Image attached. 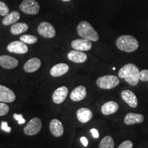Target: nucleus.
I'll return each mask as SVG.
<instances>
[{
	"mask_svg": "<svg viewBox=\"0 0 148 148\" xmlns=\"http://www.w3.org/2000/svg\"><path fill=\"white\" fill-rule=\"evenodd\" d=\"M140 71L135 64L128 63L121 67L118 73L119 78L124 79L131 86H136L139 82Z\"/></svg>",
	"mask_w": 148,
	"mask_h": 148,
	"instance_id": "f257e3e1",
	"label": "nucleus"
},
{
	"mask_svg": "<svg viewBox=\"0 0 148 148\" xmlns=\"http://www.w3.org/2000/svg\"><path fill=\"white\" fill-rule=\"evenodd\" d=\"M116 46L119 50L125 52H133L139 47V43L136 38L131 35H123L116 40Z\"/></svg>",
	"mask_w": 148,
	"mask_h": 148,
	"instance_id": "f03ea898",
	"label": "nucleus"
},
{
	"mask_svg": "<svg viewBox=\"0 0 148 148\" xmlns=\"http://www.w3.org/2000/svg\"><path fill=\"white\" fill-rule=\"evenodd\" d=\"M77 32L82 38L90 41L96 42L99 40L98 33L92 27V25L86 21H81L77 26Z\"/></svg>",
	"mask_w": 148,
	"mask_h": 148,
	"instance_id": "7ed1b4c3",
	"label": "nucleus"
},
{
	"mask_svg": "<svg viewBox=\"0 0 148 148\" xmlns=\"http://www.w3.org/2000/svg\"><path fill=\"white\" fill-rule=\"evenodd\" d=\"M96 84L98 87L102 89H112L119 84V79L114 75H103L98 77L96 80Z\"/></svg>",
	"mask_w": 148,
	"mask_h": 148,
	"instance_id": "20e7f679",
	"label": "nucleus"
},
{
	"mask_svg": "<svg viewBox=\"0 0 148 148\" xmlns=\"http://www.w3.org/2000/svg\"><path fill=\"white\" fill-rule=\"evenodd\" d=\"M20 10L27 14L36 15L40 10V5L36 0H23L19 5Z\"/></svg>",
	"mask_w": 148,
	"mask_h": 148,
	"instance_id": "39448f33",
	"label": "nucleus"
},
{
	"mask_svg": "<svg viewBox=\"0 0 148 148\" xmlns=\"http://www.w3.org/2000/svg\"><path fill=\"white\" fill-rule=\"evenodd\" d=\"M42 127V122L39 118L34 117L24 127L23 132L27 136H33L40 132Z\"/></svg>",
	"mask_w": 148,
	"mask_h": 148,
	"instance_id": "423d86ee",
	"label": "nucleus"
},
{
	"mask_svg": "<svg viewBox=\"0 0 148 148\" xmlns=\"http://www.w3.org/2000/svg\"><path fill=\"white\" fill-rule=\"evenodd\" d=\"M37 30L40 36L47 38H52L56 34L54 27L50 23L46 21L40 23Z\"/></svg>",
	"mask_w": 148,
	"mask_h": 148,
	"instance_id": "0eeeda50",
	"label": "nucleus"
},
{
	"mask_svg": "<svg viewBox=\"0 0 148 148\" xmlns=\"http://www.w3.org/2000/svg\"><path fill=\"white\" fill-rule=\"evenodd\" d=\"M7 49L11 53H18V54H24L28 51V47L26 44L21 40H15L10 42L7 46Z\"/></svg>",
	"mask_w": 148,
	"mask_h": 148,
	"instance_id": "6e6552de",
	"label": "nucleus"
},
{
	"mask_svg": "<svg viewBox=\"0 0 148 148\" xmlns=\"http://www.w3.org/2000/svg\"><path fill=\"white\" fill-rule=\"evenodd\" d=\"M16 99L14 92L6 86L0 85V101L11 103Z\"/></svg>",
	"mask_w": 148,
	"mask_h": 148,
	"instance_id": "1a4fd4ad",
	"label": "nucleus"
},
{
	"mask_svg": "<svg viewBox=\"0 0 148 148\" xmlns=\"http://www.w3.org/2000/svg\"><path fill=\"white\" fill-rule=\"evenodd\" d=\"M121 96L122 99L130 106L131 108H136L138 105L137 97L135 94L130 90H124L121 92Z\"/></svg>",
	"mask_w": 148,
	"mask_h": 148,
	"instance_id": "9d476101",
	"label": "nucleus"
},
{
	"mask_svg": "<svg viewBox=\"0 0 148 148\" xmlns=\"http://www.w3.org/2000/svg\"><path fill=\"white\" fill-rule=\"evenodd\" d=\"M71 47L77 51H89L92 48V43L90 40L81 38V39L74 40L71 43Z\"/></svg>",
	"mask_w": 148,
	"mask_h": 148,
	"instance_id": "9b49d317",
	"label": "nucleus"
},
{
	"mask_svg": "<svg viewBox=\"0 0 148 148\" xmlns=\"http://www.w3.org/2000/svg\"><path fill=\"white\" fill-rule=\"evenodd\" d=\"M18 61L14 57L8 55H2L0 56V66L6 69H12L16 67Z\"/></svg>",
	"mask_w": 148,
	"mask_h": 148,
	"instance_id": "f8f14e48",
	"label": "nucleus"
},
{
	"mask_svg": "<svg viewBox=\"0 0 148 148\" xmlns=\"http://www.w3.org/2000/svg\"><path fill=\"white\" fill-rule=\"evenodd\" d=\"M68 95V88L66 86H61L57 88L53 92L52 95L53 101L57 104L62 103L65 100L66 96Z\"/></svg>",
	"mask_w": 148,
	"mask_h": 148,
	"instance_id": "ddd939ff",
	"label": "nucleus"
},
{
	"mask_svg": "<svg viewBox=\"0 0 148 148\" xmlns=\"http://www.w3.org/2000/svg\"><path fill=\"white\" fill-rule=\"evenodd\" d=\"M49 130L51 134L55 137H60L64 133V127L59 120L52 119L49 123Z\"/></svg>",
	"mask_w": 148,
	"mask_h": 148,
	"instance_id": "4468645a",
	"label": "nucleus"
},
{
	"mask_svg": "<svg viewBox=\"0 0 148 148\" xmlns=\"http://www.w3.org/2000/svg\"><path fill=\"white\" fill-rule=\"evenodd\" d=\"M86 97V88L84 86H78L72 90L70 98L73 101L83 100Z\"/></svg>",
	"mask_w": 148,
	"mask_h": 148,
	"instance_id": "2eb2a0df",
	"label": "nucleus"
},
{
	"mask_svg": "<svg viewBox=\"0 0 148 148\" xmlns=\"http://www.w3.org/2000/svg\"><path fill=\"white\" fill-rule=\"evenodd\" d=\"M41 66V61L38 58H32L25 62L23 65V69L27 73L36 71Z\"/></svg>",
	"mask_w": 148,
	"mask_h": 148,
	"instance_id": "dca6fc26",
	"label": "nucleus"
},
{
	"mask_svg": "<svg viewBox=\"0 0 148 148\" xmlns=\"http://www.w3.org/2000/svg\"><path fill=\"white\" fill-rule=\"evenodd\" d=\"M69 60L75 63H83L87 60V55L81 51L74 50L71 51L67 55Z\"/></svg>",
	"mask_w": 148,
	"mask_h": 148,
	"instance_id": "f3484780",
	"label": "nucleus"
},
{
	"mask_svg": "<svg viewBox=\"0 0 148 148\" xmlns=\"http://www.w3.org/2000/svg\"><path fill=\"white\" fill-rule=\"evenodd\" d=\"M144 121V116L141 114L129 112L124 117V123L126 125H134L141 123Z\"/></svg>",
	"mask_w": 148,
	"mask_h": 148,
	"instance_id": "a211bd4d",
	"label": "nucleus"
},
{
	"mask_svg": "<svg viewBox=\"0 0 148 148\" xmlns=\"http://www.w3.org/2000/svg\"><path fill=\"white\" fill-rule=\"evenodd\" d=\"M69 66L65 63H59L56 64L50 70V74L53 77H60L69 71Z\"/></svg>",
	"mask_w": 148,
	"mask_h": 148,
	"instance_id": "6ab92c4d",
	"label": "nucleus"
},
{
	"mask_svg": "<svg viewBox=\"0 0 148 148\" xmlns=\"http://www.w3.org/2000/svg\"><path fill=\"white\" fill-rule=\"evenodd\" d=\"M77 118L81 123H87L92 118V111L87 108H81L77 111Z\"/></svg>",
	"mask_w": 148,
	"mask_h": 148,
	"instance_id": "aec40b11",
	"label": "nucleus"
},
{
	"mask_svg": "<svg viewBox=\"0 0 148 148\" xmlns=\"http://www.w3.org/2000/svg\"><path fill=\"white\" fill-rule=\"evenodd\" d=\"M119 110V105L116 101H110L105 103L101 106V112L104 115H110V114H114Z\"/></svg>",
	"mask_w": 148,
	"mask_h": 148,
	"instance_id": "412c9836",
	"label": "nucleus"
},
{
	"mask_svg": "<svg viewBox=\"0 0 148 148\" xmlns=\"http://www.w3.org/2000/svg\"><path fill=\"white\" fill-rule=\"evenodd\" d=\"M20 18V14L17 11H12L5 16V17L3 18L2 23L4 25H9L11 24H14L15 22L18 21Z\"/></svg>",
	"mask_w": 148,
	"mask_h": 148,
	"instance_id": "4be33fe9",
	"label": "nucleus"
},
{
	"mask_svg": "<svg viewBox=\"0 0 148 148\" xmlns=\"http://www.w3.org/2000/svg\"><path fill=\"white\" fill-rule=\"evenodd\" d=\"M29 26L25 23H14L10 27V32L14 35L21 34L25 32L28 29Z\"/></svg>",
	"mask_w": 148,
	"mask_h": 148,
	"instance_id": "5701e85b",
	"label": "nucleus"
},
{
	"mask_svg": "<svg viewBox=\"0 0 148 148\" xmlns=\"http://www.w3.org/2000/svg\"><path fill=\"white\" fill-rule=\"evenodd\" d=\"M114 143L113 138L110 136H106L101 139L99 148H114Z\"/></svg>",
	"mask_w": 148,
	"mask_h": 148,
	"instance_id": "b1692460",
	"label": "nucleus"
},
{
	"mask_svg": "<svg viewBox=\"0 0 148 148\" xmlns=\"http://www.w3.org/2000/svg\"><path fill=\"white\" fill-rule=\"evenodd\" d=\"M20 40L23 42L25 44H34L36 43L38 40L36 36H33V35L29 34H25L20 37Z\"/></svg>",
	"mask_w": 148,
	"mask_h": 148,
	"instance_id": "393cba45",
	"label": "nucleus"
},
{
	"mask_svg": "<svg viewBox=\"0 0 148 148\" xmlns=\"http://www.w3.org/2000/svg\"><path fill=\"white\" fill-rule=\"evenodd\" d=\"M9 13V8L8 5L3 3V1H0V15L6 16Z\"/></svg>",
	"mask_w": 148,
	"mask_h": 148,
	"instance_id": "a878e982",
	"label": "nucleus"
},
{
	"mask_svg": "<svg viewBox=\"0 0 148 148\" xmlns=\"http://www.w3.org/2000/svg\"><path fill=\"white\" fill-rule=\"evenodd\" d=\"M9 106L4 103L0 102V116L5 115L9 112Z\"/></svg>",
	"mask_w": 148,
	"mask_h": 148,
	"instance_id": "bb28decb",
	"label": "nucleus"
},
{
	"mask_svg": "<svg viewBox=\"0 0 148 148\" xmlns=\"http://www.w3.org/2000/svg\"><path fill=\"white\" fill-rule=\"evenodd\" d=\"M139 79L142 82H147L148 81V69H144L140 71Z\"/></svg>",
	"mask_w": 148,
	"mask_h": 148,
	"instance_id": "cd10ccee",
	"label": "nucleus"
},
{
	"mask_svg": "<svg viewBox=\"0 0 148 148\" xmlns=\"http://www.w3.org/2000/svg\"><path fill=\"white\" fill-rule=\"evenodd\" d=\"M14 119L18 121V124L21 125L25 123V119L23 118V116L21 114H14Z\"/></svg>",
	"mask_w": 148,
	"mask_h": 148,
	"instance_id": "c85d7f7f",
	"label": "nucleus"
},
{
	"mask_svg": "<svg viewBox=\"0 0 148 148\" xmlns=\"http://www.w3.org/2000/svg\"><path fill=\"white\" fill-rule=\"evenodd\" d=\"M133 147V143L131 140H127L123 141V143L120 144L118 148H132Z\"/></svg>",
	"mask_w": 148,
	"mask_h": 148,
	"instance_id": "c756f323",
	"label": "nucleus"
},
{
	"mask_svg": "<svg viewBox=\"0 0 148 148\" xmlns=\"http://www.w3.org/2000/svg\"><path fill=\"white\" fill-rule=\"evenodd\" d=\"M1 128L2 130L8 133H10L11 132V127L8 126V123L6 121H1Z\"/></svg>",
	"mask_w": 148,
	"mask_h": 148,
	"instance_id": "7c9ffc66",
	"label": "nucleus"
},
{
	"mask_svg": "<svg viewBox=\"0 0 148 148\" xmlns=\"http://www.w3.org/2000/svg\"><path fill=\"white\" fill-rule=\"evenodd\" d=\"M90 132L92 133V136H93L95 138H97L99 137V132H98V130L97 129H95V128H92L90 130Z\"/></svg>",
	"mask_w": 148,
	"mask_h": 148,
	"instance_id": "2f4dec72",
	"label": "nucleus"
},
{
	"mask_svg": "<svg viewBox=\"0 0 148 148\" xmlns=\"http://www.w3.org/2000/svg\"><path fill=\"white\" fill-rule=\"evenodd\" d=\"M80 141H81V143L83 144V145H84V147H86V146L88 145V141L87 138H86V137H84V136H82V137L80 138Z\"/></svg>",
	"mask_w": 148,
	"mask_h": 148,
	"instance_id": "473e14b6",
	"label": "nucleus"
},
{
	"mask_svg": "<svg viewBox=\"0 0 148 148\" xmlns=\"http://www.w3.org/2000/svg\"><path fill=\"white\" fill-rule=\"evenodd\" d=\"M62 1H65V2H67V1H71V0H62Z\"/></svg>",
	"mask_w": 148,
	"mask_h": 148,
	"instance_id": "72a5a7b5",
	"label": "nucleus"
}]
</instances>
